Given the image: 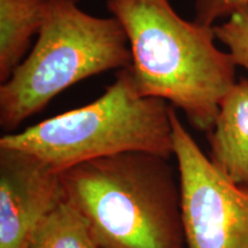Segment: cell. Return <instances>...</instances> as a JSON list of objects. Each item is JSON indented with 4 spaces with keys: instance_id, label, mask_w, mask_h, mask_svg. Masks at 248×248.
Returning <instances> with one entry per match:
<instances>
[{
    "instance_id": "cell-1",
    "label": "cell",
    "mask_w": 248,
    "mask_h": 248,
    "mask_svg": "<svg viewBox=\"0 0 248 248\" xmlns=\"http://www.w3.org/2000/svg\"><path fill=\"white\" fill-rule=\"evenodd\" d=\"M125 31L137 91L181 109L194 129L208 132L235 80L229 52L216 46L214 26L186 21L170 0H107Z\"/></svg>"
},
{
    "instance_id": "cell-2",
    "label": "cell",
    "mask_w": 248,
    "mask_h": 248,
    "mask_svg": "<svg viewBox=\"0 0 248 248\" xmlns=\"http://www.w3.org/2000/svg\"><path fill=\"white\" fill-rule=\"evenodd\" d=\"M99 248H184L182 190L170 159L124 152L61 171Z\"/></svg>"
},
{
    "instance_id": "cell-3",
    "label": "cell",
    "mask_w": 248,
    "mask_h": 248,
    "mask_svg": "<svg viewBox=\"0 0 248 248\" xmlns=\"http://www.w3.org/2000/svg\"><path fill=\"white\" fill-rule=\"evenodd\" d=\"M172 108L162 99L141 95L128 67L91 104L7 133L0 147L24 152L59 172L124 152L171 159Z\"/></svg>"
},
{
    "instance_id": "cell-4",
    "label": "cell",
    "mask_w": 248,
    "mask_h": 248,
    "mask_svg": "<svg viewBox=\"0 0 248 248\" xmlns=\"http://www.w3.org/2000/svg\"><path fill=\"white\" fill-rule=\"evenodd\" d=\"M131 62L117 18L85 13L76 0H48L35 46L0 85V125L12 131L76 83Z\"/></svg>"
},
{
    "instance_id": "cell-5",
    "label": "cell",
    "mask_w": 248,
    "mask_h": 248,
    "mask_svg": "<svg viewBox=\"0 0 248 248\" xmlns=\"http://www.w3.org/2000/svg\"><path fill=\"white\" fill-rule=\"evenodd\" d=\"M186 248H248V187L225 177L171 111Z\"/></svg>"
},
{
    "instance_id": "cell-6",
    "label": "cell",
    "mask_w": 248,
    "mask_h": 248,
    "mask_svg": "<svg viewBox=\"0 0 248 248\" xmlns=\"http://www.w3.org/2000/svg\"><path fill=\"white\" fill-rule=\"evenodd\" d=\"M64 198L61 172L24 152L0 147V248H27Z\"/></svg>"
},
{
    "instance_id": "cell-7",
    "label": "cell",
    "mask_w": 248,
    "mask_h": 248,
    "mask_svg": "<svg viewBox=\"0 0 248 248\" xmlns=\"http://www.w3.org/2000/svg\"><path fill=\"white\" fill-rule=\"evenodd\" d=\"M207 138L214 166L235 184L248 187L247 78L237 80L222 99Z\"/></svg>"
},
{
    "instance_id": "cell-8",
    "label": "cell",
    "mask_w": 248,
    "mask_h": 248,
    "mask_svg": "<svg viewBox=\"0 0 248 248\" xmlns=\"http://www.w3.org/2000/svg\"><path fill=\"white\" fill-rule=\"evenodd\" d=\"M48 0H0V82L5 83L27 57L44 22Z\"/></svg>"
},
{
    "instance_id": "cell-9",
    "label": "cell",
    "mask_w": 248,
    "mask_h": 248,
    "mask_svg": "<svg viewBox=\"0 0 248 248\" xmlns=\"http://www.w3.org/2000/svg\"><path fill=\"white\" fill-rule=\"evenodd\" d=\"M27 248H99L88 223L67 199L52 210L31 235Z\"/></svg>"
},
{
    "instance_id": "cell-10",
    "label": "cell",
    "mask_w": 248,
    "mask_h": 248,
    "mask_svg": "<svg viewBox=\"0 0 248 248\" xmlns=\"http://www.w3.org/2000/svg\"><path fill=\"white\" fill-rule=\"evenodd\" d=\"M216 40L228 47L235 66L248 70V5L235 9L221 24L214 26Z\"/></svg>"
},
{
    "instance_id": "cell-11",
    "label": "cell",
    "mask_w": 248,
    "mask_h": 248,
    "mask_svg": "<svg viewBox=\"0 0 248 248\" xmlns=\"http://www.w3.org/2000/svg\"><path fill=\"white\" fill-rule=\"evenodd\" d=\"M248 5V0H194V18L203 26H215L217 20L228 17L235 9Z\"/></svg>"
},
{
    "instance_id": "cell-12",
    "label": "cell",
    "mask_w": 248,
    "mask_h": 248,
    "mask_svg": "<svg viewBox=\"0 0 248 248\" xmlns=\"http://www.w3.org/2000/svg\"><path fill=\"white\" fill-rule=\"evenodd\" d=\"M76 1H77V0H76Z\"/></svg>"
}]
</instances>
